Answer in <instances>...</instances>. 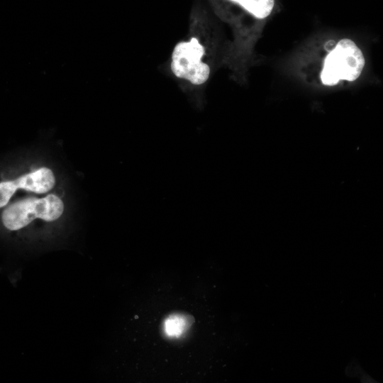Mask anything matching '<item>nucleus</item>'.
<instances>
[{
	"label": "nucleus",
	"instance_id": "1",
	"mask_svg": "<svg viewBox=\"0 0 383 383\" xmlns=\"http://www.w3.org/2000/svg\"><path fill=\"white\" fill-rule=\"evenodd\" d=\"M365 60L361 50L350 39L340 40L325 58L321 73L323 84L335 86L341 80L355 81L361 74Z\"/></svg>",
	"mask_w": 383,
	"mask_h": 383
},
{
	"label": "nucleus",
	"instance_id": "2",
	"mask_svg": "<svg viewBox=\"0 0 383 383\" xmlns=\"http://www.w3.org/2000/svg\"><path fill=\"white\" fill-rule=\"evenodd\" d=\"M204 48L196 38L178 43L172 53L171 70L178 78L193 84H204L209 78L210 68L201 61Z\"/></svg>",
	"mask_w": 383,
	"mask_h": 383
},
{
	"label": "nucleus",
	"instance_id": "3",
	"mask_svg": "<svg viewBox=\"0 0 383 383\" xmlns=\"http://www.w3.org/2000/svg\"><path fill=\"white\" fill-rule=\"evenodd\" d=\"M55 180L52 172L45 167L25 174L15 180L0 182V208L5 206L18 189L35 193H45L50 190Z\"/></svg>",
	"mask_w": 383,
	"mask_h": 383
},
{
	"label": "nucleus",
	"instance_id": "4",
	"mask_svg": "<svg viewBox=\"0 0 383 383\" xmlns=\"http://www.w3.org/2000/svg\"><path fill=\"white\" fill-rule=\"evenodd\" d=\"M35 198L25 199L10 204L2 212L3 226L9 231H19L37 218Z\"/></svg>",
	"mask_w": 383,
	"mask_h": 383
},
{
	"label": "nucleus",
	"instance_id": "5",
	"mask_svg": "<svg viewBox=\"0 0 383 383\" xmlns=\"http://www.w3.org/2000/svg\"><path fill=\"white\" fill-rule=\"evenodd\" d=\"M64 206L62 200L53 194L43 199H35V210L37 218L45 221L57 219L62 213Z\"/></svg>",
	"mask_w": 383,
	"mask_h": 383
},
{
	"label": "nucleus",
	"instance_id": "6",
	"mask_svg": "<svg viewBox=\"0 0 383 383\" xmlns=\"http://www.w3.org/2000/svg\"><path fill=\"white\" fill-rule=\"evenodd\" d=\"M240 5L257 18L263 19L272 13L274 0H230Z\"/></svg>",
	"mask_w": 383,
	"mask_h": 383
},
{
	"label": "nucleus",
	"instance_id": "7",
	"mask_svg": "<svg viewBox=\"0 0 383 383\" xmlns=\"http://www.w3.org/2000/svg\"><path fill=\"white\" fill-rule=\"evenodd\" d=\"M193 317L187 314H172L165 322V332L170 336H179L189 328Z\"/></svg>",
	"mask_w": 383,
	"mask_h": 383
}]
</instances>
